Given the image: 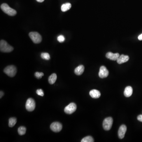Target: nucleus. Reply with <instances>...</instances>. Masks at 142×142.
<instances>
[{
  "mask_svg": "<svg viewBox=\"0 0 142 142\" xmlns=\"http://www.w3.org/2000/svg\"><path fill=\"white\" fill-rule=\"evenodd\" d=\"M1 8L5 14H7L9 16H13L17 14L16 10L11 8L6 3L2 4L1 6Z\"/></svg>",
  "mask_w": 142,
  "mask_h": 142,
  "instance_id": "nucleus-1",
  "label": "nucleus"
},
{
  "mask_svg": "<svg viewBox=\"0 0 142 142\" xmlns=\"http://www.w3.org/2000/svg\"><path fill=\"white\" fill-rule=\"evenodd\" d=\"M14 50L12 46L8 44L4 40H1L0 42V50L3 52H10Z\"/></svg>",
  "mask_w": 142,
  "mask_h": 142,
  "instance_id": "nucleus-2",
  "label": "nucleus"
},
{
  "mask_svg": "<svg viewBox=\"0 0 142 142\" xmlns=\"http://www.w3.org/2000/svg\"><path fill=\"white\" fill-rule=\"evenodd\" d=\"M4 72L9 77H14L17 73L16 68L13 65L8 66L5 68Z\"/></svg>",
  "mask_w": 142,
  "mask_h": 142,
  "instance_id": "nucleus-3",
  "label": "nucleus"
},
{
  "mask_svg": "<svg viewBox=\"0 0 142 142\" xmlns=\"http://www.w3.org/2000/svg\"><path fill=\"white\" fill-rule=\"evenodd\" d=\"M29 36L35 44H39L42 42V36L38 32H31L29 33Z\"/></svg>",
  "mask_w": 142,
  "mask_h": 142,
  "instance_id": "nucleus-4",
  "label": "nucleus"
},
{
  "mask_svg": "<svg viewBox=\"0 0 142 142\" xmlns=\"http://www.w3.org/2000/svg\"><path fill=\"white\" fill-rule=\"evenodd\" d=\"M113 124V119L111 117H108L103 120V127L104 130L109 131L111 128Z\"/></svg>",
  "mask_w": 142,
  "mask_h": 142,
  "instance_id": "nucleus-5",
  "label": "nucleus"
},
{
  "mask_svg": "<svg viewBox=\"0 0 142 142\" xmlns=\"http://www.w3.org/2000/svg\"><path fill=\"white\" fill-rule=\"evenodd\" d=\"M26 109L29 111L31 112L35 110L36 107V103L33 98H30L26 101L25 105Z\"/></svg>",
  "mask_w": 142,
  "mask_h": 142,
  "instance_id": "nucleus-6",
  "label": "nucleus"
},
{
  "mask_svg": "<svg viewBox=\"0 0 142 142\" xmlns=\"http://www.w3.org/2000/svg\"><path fill=\"white\" fill-rule=\"evenodd\" d=\"M77 109V105L74 103H71L64 108V112L66 114L71 115Z\"/></svg>",
  "mask_w": 142,
  "mask_h": 142,
  "instance_id": "nucleus-7",
  "label": "nucleus"
},
{
  "mask_svg": "<svg viewBox=\"0 0 142 142\" xmlns=\"http://www.w3.org/2000/svg\"><path fill=\"white\" fill-rule=\"evenodd\" d=\"M63 128V126L59 122H54L50 126V128L52 131L54 132H60Z\"/></svg>",
  "mask_w": 142,
  "mask_h": 142,
  "instance_id": "nucleus-8",
  "label": "nucleus"
},
{
  "mask_svg": "<svg viewBox=\"0 0 142 142\" xmlns=\"http://www.w3.org/2000/svg\"><path fill=\"white\" fill-rule=\"evenodd\" d=\"M109 71L104 66H101L99 72V76L101 78H106L109 75Z\"/></svg>",
  "mask_w": 142,
  "mask_h": 142,
  "instance_id": "nucleus-9",
  "label": "nucleus"
},
{
  "mask_svg": "<svg viewBox=\"0 0 142 142\" xmlns=\"http://www.w3.org/2000/svg\"><path fill=\"white\" fill-rule=\"evenodd\" d=\"M127 131V127L125 125H122L120 126L118 131V135L120 139L124 138L125 133Z\"/></svg>",
  "mask_w": 142,
  "mask_h": 142,
  "instance_id": "nucleus-10",
  "label": "nucleus"
},
{
  "mask_svg": "<svg viewBox=\"0 0 142 142\" xmlns=\"http://www.w3.org/2000/svg\"><path fill=\"white\" fill-rule=\"evenodd\" d=\"M119 56V54L118 53H113L111 52H108L106 54V57L107 59L114 61H117Z\"/></svg>",
  "mask_w": 142,
  "mask_h": 142,
  "instance_id": "nucleus-11",
  "label": "nucleus"
},
{
  "mask_svg": "<svg viewBox=\"0 0 142 142\" xmlns=\"http://www.w3.org/2000/svg\"><path fill=\"white\" fill-rule=\"evenodd\" d=\"M129 60V57L128 56L122 54L120 56L117 61L119 64H122L127 62Z\"/></svg>",
  "mask_w": 142,
  "mask_h": 142,
  "instance_id": "nucleus-12",
  "label": "nucleus"
},
{
  "mask_svg": "<svg viewBox=\"0 0 142 142\" xmlns=\"http://www.w3.org/2000/svg\"><path fill=\"white\" fill-rule=\"evenodd\" d=\"M90 96L94 99H98L101 96V93L100 91L97 90L93 89L91 90L89 92Z\"/></svg>",
  "mask_w": 142,
  "mask_h": 142,
  "instance_id": "nucleus-13",
  "label": "nucleus"
},
{
  "mask_svg": "<svg viewBox=\"0 0 142 142\" xmlns=\"http://www.w3.org/2000/svg\"><path fill=\"white\" fill-rule=\"evenodd\" d=\"M84 66L82 65H81L77 67L74 70L75 74L77 75H80L82 74L84 72Z\"/></svg>",
  "mask_w": 142,
  "mask_h": 142,
  "instance_id": "nucleus-14",
  "label": "nucleus"
},
{
  "mask_svg": "<svg viewBox=\"0 0 142 142\" xmlns=\"http://www.w3.org/2000/svg\"><path fill=\"white\" fill-rule=\"evenodd\" d=\"M133 93V89L130 86H128L125 88L124 91V95L125 97H129Z\"/></svg>",
  "mask_w": 142,
  "mask_h": 142,
  "instance_id": "nucleus-15",
  "label": "nucleus"
},
{
  "mask_svg": "<svg viewBox=\"0 0 142 142\" xmlns=\"http://www.w3.org/2000/svg\"><path fill=\"white\" fill-rule=\"evenodd\" d=\"M57 79V75L56 73H52L49 77L48 81L50 84H53L55 83Z\"/></svg>",
  "mask_w": 142,
  "mask_h": 142,
  "instance_id": "nucleus-16",
  "label": "nucleus"
},
{
  "mask_svg": "<svg viewBox=\"0 0 142 142\" xmlns=\"http://www.w3.org/2000/svg\"><path fill=\"white\" fill-rule=\"evenodd\" d=\"M72 7V5L70 3H66L63 4L61 6V10L62 12H65L69 10Z\"/></svg>",
  "mask_w": 142,
  "mask_h": 142,
  "instance_id": "nucleus-17",
  "label": "nucleus"
},
{
  "mask_svg": "<svg viewBox=\"0 0 142 142\" xmlns=\"http://www.w3.org/2000/svg\"><path fill=\"white\" fill-rule=\"evenodd\" d=\"M17 123V119L15 118H11L9 119L8 125L10 127H14Z\"/></svg>",
  "mask_w": 142,
  "mask_h": 142,
  "instance_id": "nucleus-18",
  "label": "nucleus"
},
{
  "mask_svg": "<svg viewBox=\"0 0 142 142\" xmlns=\"http://www.w3.org/2000/svg\"><path fill=\"white\" fill-rule=\"evenodd\" d=\"M26 128L24 126H21L18 129V133L20 135H23L25 134Z\"/></svg>",
  "mask_w": 142,
  "mask_h": 142,
  "instance_id": "nucleus-19",
  "label": "nucleus"
},
{
  "mask_svg": "<svg viewBox=\"0 0 142 142\" xmlns=\"http://www.w3.org/2000/svg\"><path fill=\"white\" fill-rule=\"evenodd\" d=\"M81 142H94V139L93 138L90 136H88L87 137H85L84 138H82V139Z\"/></svg>",
  "mask_w": 142,
  "mask_h": 142,
  "instance_id": "nucleus-20",
  "label": "nucleus"
},
{
  "mask_svg": "<svg viewBox=\"0 0 142 142\" xmlns=\"http://www.w3.org/2000/svg\"><path fill=\"white\" fill-rule=\"evenodd\" d=\"M41 58L43 59L49 60L50 59V55L47 52H43L41 54Z\"/></svg>",
  "mask_w": 142,
  "mask_h": 142,
  "instance_id": "nucleus-21",
  "label": "nucleus"
},
{
  "mask_svg": "<svg viewBox=\"0 0 142 142\" xmlns=\"http://www.w3.org/2000/svg\"><path fill=\"white\" fill-rule=\"evenodd\" d=\"M35 77L38 79H41L42 77L44 75V74L43 73L39 72H36L35 73Z\"/></svg>",
  "mask_w": 142,
  "mask_h": 142,
  "instance_id": "nucleus-22",
  "label": "nucleus"
},
{
  "mask_svg": "<svg viewBox=\"0 0 142 142\" xmlns=\"http://www.w3.org/2000/svg\"><path fill=\"white\" fill-rule=\"evenodd\" d=\"M65 38L63 35H60L58 36L57 38V40L60 43L63 42L65 41Z\"/></svg>",
  "mask_w": 142,
  "mask_h": 142,
  "instance_id": "nucleus-23",
  "label": "nucleus"
},
{
  "mask_svg": "<svg viewBox=\"0 0 142 142\" xmlns=\"http://www.w3.org/2000/svg\"><path fill=\"white\" fill-rule=\"evenodd\" d=\"M36 93L38 95L40 96H44V92L43 90L41 89H38L36 91Z\"/></svg>",
  "mask_w": 142,
  "mask_h": 142,
  "instance_id": "nucleus-24",
  "label": "nucleus"
},
{
  "mask_svg": "<svg viewBox=\"0 0 142 142\" xmlns=\"http://www.w3.org/2000/svg\"><path fill=\"white\" fill-rule=\"evenodd\" d=\"M137 120L140 122H142V115H138L137 117Z\"/></svg>",
  "mask_w": 142,
  "mask_h": 142,
  "instance_id": "nucleus-25",
  "label": "nucleus"
},
{
  "mask_svg": "<svg viewBox=\"0 0 142 142\" xmlns=\"http://www.w3.org/2000/svg\"><path fill=\"white\" fill-rule=\"evenodd\" d=\"M4 92H3L2 91H1V92H0V96H1L0 98H1L2 97L4 96Z\"/></svg>",
  "mask_w": 142,
  "mask_h": 142,
  "instance_id": "nucleus-26",
  "label": "nucleus"
},
{
  "mask_svg": "<svg viewBox=\"0 0 142 142\" xmlns=\"http://www.w3.org/2000/svg\"><path fill=\"white\" fill-rule=\"evenodd\" d=\"M138 39L139 40H142V34L138 36Z\"/></svg>",
  "mask_w": 142,
  "mask_h": 142,
  "instance_id": "nucleus-27",
  "label": "nucleus"
},
{
  "mask_svg": "<svg viewBox=\"0 0 142 142\" xmlns=\"http://www.w3.org/2000/svg\"><path fill=\"white\" fill-rule=\"evenodd\" d=\"M36 1L37 2H39V3H42V2H43L44 1V0H36Z\"/></svg>",
  "mask_w": 142,
  "mask_h": 142,
  "instance_id": "nucleus-28",
  "label": "nucleus"
}]
</instances>
